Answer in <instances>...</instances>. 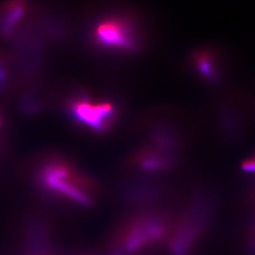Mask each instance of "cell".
Segmentation results:
<instances>
[{
	"mask_svg": "<svg viewBox=\"0 0 255 255\" xmlns=\"http://www.w3.org/2000/svg\"><path fill=\"white\" fill-rule=\"evenodd\" d=\"M74 117L80 123L97 130L107 125L114 113L113 105L108 102H92L85 99L74 101L70 106Z\"/></svg>",
	"mask_w": 255,
	"mask_h": 255,
	"instance_id": "3",
	"label": "cell"
},
{
	"mask_svg": "<svg viewBox=\"0 0 255 255\" xmlns=\"http://www.w3.org/2000/svg\"><path fill=\"white\" fill-rule=\"evenodd\" d=\"M164 233V225L157 218H148L135 225L124 238V248L128 253H135L151 243L159 241Z\"/></svg>",
	"mask_w": 255,
	"mask_h": 255,
	"instance_id": "4",
	"label": "cell"
},
{
	"mask_svg": "<svg viewBox=\"0 0 255 255\" xmlns=\"http://www.w3.org/2000/svg\"><path fill=\"white\" fill-rule=\"evenodd\" d=\"M25 237L26 255H51L50 238L46 225L33 221L28 225Z\"/></svg>",
	"mask_w": 255,
	"mask_h": 255,
	"instance_id": "6",
	"label": "cell"
},
{
	"mask_svg": "<svg viewBox=\"0 0 255 255\" xmlns=\"http://www.w3.org/2000/svg\"><path fill=\"white\" fill-rule=\"evenodd\" d=\"M186 221L182 233L172 243V251L177 255H187L205 231L214 210L209 198L198 199Z\"/></svg>",
	"mask_w": 255,
	"mask_h": 255,
	"instance_id": "2",
	"label": "cell"
},
{
	"mask_svg": "<svg viewBox=\"0 0 255 255\" xmlns=\"http://www.w3.org/2000/svg\"><path fill=\"white\" fill-rule=\"evenodd\" d=\"M32 177L35 187L47 197L79 206L91 204V195L83 178L63 161H44Z\"/></svg>",
	"mask_w": 255,
	"mask_h": 255,
	"instance_id": "1",
	"label": "cell"
},
{
	"mask_svg": "<svg viewBox=\"0 0 255 255\" xmlns=\"http://www.w3.org/2000/svg\"><path fill=\"white\" fill-rule=\"evenodd\" d=\"M96 39L102 46L128 49L133 46V37L130 28L120 20L102 21L95 28Z\"/></svg>",
	"mask_w": 255,
	"mask_h": 255,
	"instance_id": "5",
	"label": "cell"
},
{
	"mask_svg": "<svg viewBox=\"0 0 255 255\" xmlns=\"http://www.w3.org/2000/svg\"><path fill=\"white\" fill-rule=\"evenodd\" d=\"M247 246L248 255H255V223L250 233Z\"/></svg>",
	"mask_w": 255,
	"mask_h": 255,
	"instance_id": "7",
	"label": "cell"
}]
</instances>
